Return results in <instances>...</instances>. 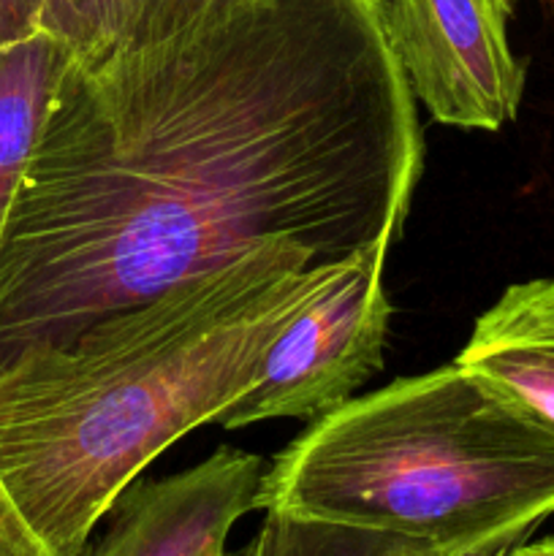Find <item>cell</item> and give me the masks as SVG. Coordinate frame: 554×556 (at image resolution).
<instances>
[{
    "label": "cell",
    "mask_w": 554,
    "mask_h": 556,
    "mask_svg": "<svg viewBox=\"0 0 554 556\" xmlns=\"http://www.w3.org/2000/svg\"><path fill=\"white\" fill-rule=\"evenodd\" d=\"M356 255L320 264L272 237L74 340L0 351V548L87 556L119 494L248 394L277 337Z\"/></svg>",
    "instance_id": "obj_2"
},
{
    "label": "cell",
    "mask_w": 554,
    "mask_h": 556,
    "mask_svg": "<svg viewBox=\"0 0 554 556\" xmlns=\"http://www.w3.org/2000/svg\"><path fill=\"white\" fill-rule=\"evenodd\" d=\"M255 508L443 556L514 548L554 514V432L445 364L315 418L264 470Z\"/></svg>",
    "instance_id": "obj_3"
},
{
    "label": "cell",
    "mask_w": 554,
    "mask_h": 556,
    "mask_svg": "<svg viewBox=\"0 0 554 556\" xmlns=\"http://www.w3.org/2000/svg\"><path fill=\"white\" fill-rule=\"evenodd\" d=\"M389 242L362 250L345 275L293 318L269 348L248 394L221 413L223 429L269 418H320L353 400L383 369L391 302Z\"/></svg>",
    "instance_id": "obj_4"
},
{
    "label": "cell",
    "mask_w": 554,
    "mask_h": 556,
    "mask_svg": "<svg viewBox=\"0 0 554 556\" xmlns=\"http://www.w3.org/2000/svg\"><path fill=\"white\" fill-rule=\"evenodd\" d=\"M511 556H554V538H546V541L538 543H521V546L514 548Z\"/></svg>",
    "instance_id": "obj_12"
},
{
    "label": "cell",
    "mask_w": 554,
    "mask_h": 556,
    "mask_svg": "<svg viewBox=\"0 0 554 556\" xmlns=\"http://www.w3.org/2000/svg\"><path fill=\"white\" fill-rule=\"evenodd\" d=\"M0 556H14V554H9V552H5V548H0Z\"/></svg>",
    "instance_id": "obj_13"
},
{
    "label": "cell",
    "mask_w": 554,
    "mask_h": 556,
    "mask_svg": "<svg viewBox=\"0 0 554 556\" xmlns=\"http://www.w3.org/2000/svg\"><path fill=\"white\" fill-rule=\"evenodd\" d=\"M391 52L413 98L440 125L500 130L525 96L508 41L511 0H380Z\"/></svg>",
    "instance_id": "obj_5"
},
{
    "label": "cell",
    "mask_w": 554,
    "mask_h": 556,
    "mask_svg": "<svg viewBox=\"0 0 554 556\" xmlns=\"http://www.w3.org/2000/svg\"><path fill=\"white\" fill-rule=\"evenodd\" d=\"M47 0H0V43L22 41L41 30Z\"/></svg>",
    "instance_id": "obj_11"
},
{
    "label": "cell",
    "mask_w": 554,
    "mask_h": 556,
    "mask_svg": "<svg viewBox=\"0 0 554 556\" xmlns=\"http://www.w3.org/2000/svg\"><path fill=\"white\" fill-rule=\"evenodd\" d=\"M264 459L217 448L210 459L161 481L130 483L106 535L87 556H217L244 514L255 510Z\"/></svg>",
    "instance_id": "obj_6"
},
{
    "label": "cell",
    "mask_w": 554,
    "mask_h": 556,
    "mask_svg": "<svg viewBox=\"0 0 554 556\" xmlns=\"http://www.w3.org/2000/svg\"><path fill=\"white\" fill-rule=\"evenodd\" d=\"M65 63L68 49L43 30L0 43V237Z\"/></svg>",
    "instance_id": "obj_8"
},
{
    "label": "cell",
    "mask_w": 554,
    "mask_h": 556,
    "mask_svg": "<svg viewBox=\"0 0 554 556\" xmlns=\"http://www.w3.org/2000/svg\"><path fill=\"white\" fill-rule=\"evenodd\" d=\"M456 362L554 432V277L505 288Z\"/></svg>",
    "instance_id": "obj_7"
},
{
    "label": "cell",
    "mask_w": 554,
    "mask_h": 556,
    "mask_svg": "<svg viewBox=\"0 0 554 556\" xmlns=\"http://www.w3.org/2000/svg\"><path fill=\"white\" fill-rule=\"evenodd\" d=\"M516 548V546H514ZM514 548L476 554L511 556ZM228 556V554H226ZM234 556H443L421 543L386 535L358 527L329 525V521L297 519V516L266 514L253 541Z\"/></svg>",
    "instance_id": "obj_10"
},
{
    "label": "cell",
    "mask_w": 554,
    "mask_h": 556,
    "mask_svg": "<svg viewBox=\"0 0 554 556\" xmlns=\"http://www.w3.org/2000/svg\"><path fill=\"white\" fill-rule=\"evenodd\" d=\"M217 556H226V554H217Z\"/></svg>",
    "instance_id": "obj_14"
},
{
    "label": "cell",
    "mask_w": 554,
    "mask_h": 556,
    "mask_svg": "<svg viewBox=\"0 0 554 556\" xmlns=\"http://www.w3.org/2000/svg\"><path fill=\"white\" fill-rule=\"evenodd\" d=\"M424 168L380 0H212L71 58L0 237V351L215 271L272 237L394 244Z\"/></svg>",
    "instance_id": "obj_1"
},
{
    "label": "cell",
    "mask_w": 554,
    "mask_h": 556,
    "mask_svg": "<svg viewBox=\"0 0 554 556\" xmlns=\"http://www.w3.org/2000/svg\"><path fill=\"white\" fill-rule=\"evenodd\" d=\"M212 0H47L41 30L71 58L161 41L193 22Z\"/></svg>",
    "instance_id": "obj_9"
}]
</instances>
